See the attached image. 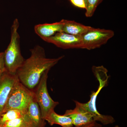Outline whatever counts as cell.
<instances>
[{"instance_id":"obj_1","label":"cell","mask_w":127,"mask_h":127,"mask_svg":"<svg viewBox=\"0 0 127 127\" xmlns=\"http://www.w3.org/2000/svg\"><path fill=\"white\" fill-rule=\"evenodd\" d=\"M31 56L26 59L16 72L19 81L31 90H34L45 72L54 66L63 58L62 56L56 58L46 57L43 47L36 45L30 50Z\"/></svg>"},{"instance_id":"obj_2","label":"cell","mask_w":127,"mask_h":127,"mask_svg":"<svg viewBox=\"0 0 127 127\" xmlns=\"http://www.w3.org/2000/svg\"><path fill=\"white\" fill-rule=\"evenodd\" d=\"M93 71L99 82V86L96 91H93L90 95V99L87 102L82 103L79 102V105L82 108L91 114L95 122H99L104 125L111 124L115 122L113 117L108 115L100 114L97 109L96 102L98 95L107 83L109 76H108L107 70L103 66H93Z\"/></svg>"},{"instance_id":"obj_3","label":"cell","mask_w":127,"mask_h":127,"mask_svg":"<svg viewBox=\"0 0 127 127\" xmlns=\"http://www.w3.org/2000/svg\"><path fill=\"white\" fill-rule=\"evenodd\" d=\"M19 21L16 18L11 27L10 41L4 52V58L6 71L15 75L19 68L23 64L25 59L21 52L20 35L18 32Z\"/></svg>"},{"instance_id":"obj_4","label":"cell","mask_w":127,"mask_h":127,"mask_svg":"<svg viewBox=\"0 0 127 127\" xmlns=\"http://www.w3.org/2000/svg\"><path fill=\"white\" fill-rule=\"evenodd\" d=\"M34 95L33 91L27 88L18 80L12 89L2 113L9 109H16L25 114Z\"/></svg>"},{"instance_id":"obj_5","label":"cell","mask_w":127,"mask_h":127,"mask_svg":"<svg viewBox=\"0 0 127 127\" xmlns=\"http://www.w3.org/2000/svg\"><path fill=\"white\" fill-rule=\"evenodd\" d=\"M50 70L44 72L36 87L32 90L34 96L39 105L42 118L45 120L47 116L59 104L55 101L50 96L48 91L47 80Z\"/></svg>"},{"instance_id":"obj_6","label":"cell","mask_w":127,"mask_h":127,"mask_svg":"<svg viewBox=\"0 0 127 127\" xmlns=\"http://www.w3.org/2000/svg\"><path fill=\"white\" fill-rule=\"evenodd\" d=\"M114 35L111 30L92 27L81 36L83 42L82 49L93 50L106 44Z\"/></svg>"},{"instance_id":"obj_7","label":"cell","mask_w":127,"mask_h":127,"mask_svg":"<svg viewBox=\"0 0 127 127\" xmlns=\"http://www.w3.org/2000/svg\"><path fill=\"white\" fill-rule=\"evenodd\" d=\"M43 40L64 49L83 48L81 36L74 35L63 32H58Z\"/></svg>"},{"instance_id":"obj_8","label":"cell","mask_w":127,"mask_h":127,"mask_svg":"<svg viewBox=\"0 0 127 127\" xmlns=\"http://www.w3.org/2000/svg\"><path fill=\"white\" fill-rule=\"evenodd\" d=\"M18 80L16 74H10L6 71L0 76V116L3 112L10 94Z\"/></svg>"},{"instance_id":"obj_9","label":"cell","mask_w":127,"mask_h":127,"mask_svg":"<svg viewBox=\"0 0 127 127\" xmlns=\"http://www.w3.org/2000/svg\"><path fill=\"white\" fill-rule=\"evenodd\" d=\"M76 107L74 109L67 110L64 115L70 118L73 125L76 127H79L95 122L92 116L85 111L79 105V102L74 101Z\"/></svg>"},{"instance_id":"obj_10","label":"cell","mask_w":127,"mask_h":127,"mask_svg":"<svg viewBox=\"0 0 127 127\" xmlns=\"http://www.w3.org/2000/svg\"><path fill=\"white\" fill-rule=\"evenodd\" d=\"M30 127H44L45 121L42 118L40 109L34 94L30 101L27 110L23 116Z\"/></svg>"},{"instance_id":"obj_11","label":"cell","mask_w":127,"mask_h":127,"mask_svg":"<svg viewBox=\"0 0 127 127\" xmlns=\"http://www.w3.org/2000/svg\"><path fill=\"white\" fill-rule=\"evenodd\" d=\"M64 25L63 20L52 23H44L35 26L34 31L42 40L49 38L57 33L62 32Z\"/></svg>"},{"instance_id":"obj_12","label":"cell","mask_w":127,"mask_h":127,"mask_svg":"<svg viewBox=\"0 0 127 127\" xmlns=\"http://www.w3.org/2000/svg\"><path fill=\"white\" fill-rule=\"evenodd\" d=\"M64 22L62 32L74 35L81 36L92 27L85 26L75 21L63 19Z\"/></svg>"},{"instance_id":"obj_13","label":"cell","mask_w":127,"mask_h":127,"mask_svg":"<svg viewBox=\"0 0 127 127\" xmlns=\"http://www.w3.org/2000/svg\"><path fill=\"white\" fill-rule=\"evenodd\" d=\"M50 125L57 124L62 127H73L72 121L70 118L65 115L57 114L55 111H53L45 119Z\"/></svg>"},{"instance_id":"obj_14","label":"cell","mask_w":127,"mask_h":127,"mask_svg":"<svg viewBox=\"0 0 127 127\" xmlns=\"http://www.w3.org/2000/svg\"><path fill=\"white\" fill-rule=\"evenodd\" d=\"M24 113L18 109H10L1 114L0 116V124L3 125L8 121L22 117Z\"/></svg>"},{"instance_id":"obj_15","label":"cell","mask_w":127,"mask_h":127,"mask_svg":"<svg viewBox=\"0 0 127 127\" xmlns=\"http://www.w3.org/2000/svg\"><path fill=\"white\" fill-rule=\"evenodd\" d=\"M103 0H87L85 15L87 17L93 16L98 5Z\"/></svg>"},{"instance_id":"obj_16","label":"cell","mask_w":127,"mask_h":127,"mask_svg":"<svg viewBox=\"0 0 127 127\" xmlns=\"http://www.w3.org/2000/svg\"><path fill=\"white\" fill-rule=\"evenodd\" d=\"M1 125L4 127H30L23 116L22 117L8 121Z\"/></svg>"},{"instance_id":"obj_17","label":"cell","mask_w":127,"mask_h":127,"mask_svg":"<svg viewBox=\"0 0 127 127\" xmlns=\"http://www.w3.org/2000/svg\"><path fill=\"white\" fill-rule=\"evenodd\" d=\"M71 2L76 7L86 9V4L84 0H70Z\"/></svg>"},{"instance_id":"obj_18","label":"cell","mask_w":127,"mask_h":127,"mask_svg":"<svg viewBox=\"0 0 127 127\" xmlns=\"http://www.w3.org/2000/svg\"><path fill=\"white\" fill-rule=\"evenodd\" d=\"M6 71L4 58V52H0V76Z\"/></svg>"},{"instance_id":"obj_19","label":"cell","mask_w":127,"mask_h":127,"mask_svg":"<svg viewBox=\"0 0 127 127\" xmlns=\"http://www.w3.org/2000/svg\"><path fill=\"white\" fill-rule=\"evenodd\" d=\"M95 122H94L93 123H91L89 124H87V125L79 127H93L94 125V124H95Z\"/></svg>"},{"instance_id":"obj_20","label":"cell","mask_w":127,"mask_h":127,"mask_svg":"<svg viewBox=\"0 0 127 127\" xmlns=\"http://www.w3.org/2000/svg\"><path fill=\"white\" fill-rule=\"evenodd\" d=\"M93 127H102L101 125H100L99 124L97 123L96 122H95L94 125Z\"/></svg>"},{"instance_id":"obj_21","label":"cell","mask_w":127,"mask_h":127,"mask_svg":"<svg viewBox=\"0 0 127 127\" xmlns=\"http://www.w3.org/2000/svg\"><path fill=\"white\" fill-rule=\"evenodd\" d=\"M119 127V126H118V125H116V126H115V127Z\"/></svg>"},{"instance_id":"obj_22","label":"cell","mask_w":127,"mask_h":127,"mask_svg":"<svg viewBox=\"0 0 127 127\" xmlns=\"http://www.w3.org/2000/svg\"><path fill=\"white\" fill-rule=\"evenodd\" d=\"M0 127H4V126H2V125H1V124H0Z\"/></svg>"},{"instance_id":"obj_23","label":"cell","mask_w":127,"mask_h":127,"mask_svg":"<svg viewBox=\"0 0 127 127\" xmlns=\"http://www.w3.org/2000/svg\"><path fill=\"white\" fill-rule=\"evenodd\" d=\"M84 0L85 1V3H86V4L87 0Z\"/></svg>"}]
</instances>
